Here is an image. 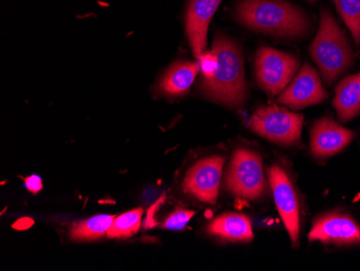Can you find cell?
Instances as JSON below:
<instances>
[{"label":"cell","instance_id":"obj_1","mask_svg":"<svg viewBox=\"0 0 360 271\" xmlns=\"http://www.w3.org/2000/svg\"><path fill=\"white\" fill-rule=\"evenodd\" d=\"M236 17L252 30L280 37H301L311 30L304 12L283 0H242Z\"/></svg>","mask_w":360,"mask_h":271},{"label":"cell","instance_id":"obj_2","mask_svg":"<svg viewBox=\"0 0 360 271\" xmlns=\"http://www.w3.org/2000/svg\"><path fill=\"white\" fill-rule=\"evenodd\" d=\"M212 51L217 56L218 68L212 78L203 79L202 92L206 98L221 104L240 106L248 95L240 48L233 40L218 35Z\"/></svg>","mask_w":360,"mask_h":271},{"label":"cell","instance_id":"obj_3","mask_svg":"<svg viewBox=\"0 0 360 271\" xmlns=\"http://www.w3.org/2000/svg\"><path fill=\"white\" fill-rule=\"evenodd\" d=\"M309 52L329 86L354 64L353 50L347 35L325 8L321 10L319 32Z\"/></svg>","mask_w":360,"mask_h":271},{"label":"cell","instance_id":"obj_4","mask_svg":"<svg viewBox=\"0 0 360 271\" xmlns=\"http://www.w3.org/2000/svg\"><path fill=\"white\" fill-rule=\"evenodd\" d=\"M226 187L245 199L258 200L266 193V181L260 156L240 149L234 153L226 172Z\"/></svg>","mask_w":360,"mask_h":271},{"label":"cell","instance_id":"obj_5","mask_svg":"<svg viewBox=\"0 0 360 271\" xmlns=\"http://www.w3.org/2000/svg\"><path fill=\"white\" fill-rule=\"evenodd\" d=\"M303 116L283 107H261L250 121V127L257 134L282 145H293L301 139Z\"/></svg>","mask_w":360,"mask_h":271},{"label":"cell","instance_id":"obj_6","mask_svg":"<svg viewBox=\"0 0 360 271\" xmlns=\"http://www.w3.org/2000/svg\"><path fill=\"white\" fill-rule=\"evenodd\" d=\"M299 61L296 56L262 46L257 52L256 77L259 86L269 94H281L296 76Z\"/></svg>","mask_w":360,"mask_h":271},{"label":"cell","instance_id":"obj_7","mask_svg":"<svg viewBox=\"0 0 360 271\" xmlns=\"http://www.w3.org/2000/svg\"><path fill=\"white\" fill-rule=\"evenodd\" d=\"M269 182L275 204L290 237L291 244L296 246L300 232V208L296 189L286 172L276 165L269 170Z\"/></svg>","mask_w":360,"mask_h":271},{"label":"cell","instance_id":"obj_8","mask_svg":"<svg viewBox=\"0 0 360 271\" xmlns=\"http://www.w3.org/2000/svg\"><path fill=\"white\" fill-rule=\"evenodd\" d=\"M224 158L220 156L202 159L186 174L185 193L206 203H215L219 194Z\"/></svg>","mask_w":360,"mask_h":271},{"label":"cell","instance_id":"obj_9","mask_svg":"<svg viewBox=\"0 0 360 271\" xmlns=\"http://www.w3.org/2000/svg\"><path fill=\"white\" fill-rule=\"evenodd\" d=\"M309 240L335 246H360V225L345 214H323L313 222Z\"/></svg>","mask_w":360,"mask_h":271},{"label":"cell","instance_id":"obj_10","mask_svg":"<svg viewBox=\"0 0 360 271\" xmlns=\"http://www.w3.org/2000/svg\"><path fill=\"white\" fill-rule=\"evenodd\" d=\"M327 96L328 93L323 89L316 70L309 64H304L291 84L281 93L277 102L290 108L301 109L319 104Z\"/></svg>","mask_w":360,"mask_h":271},{"label":"cell","instance_id":"obj_11","mask_svg":"<svg viewBox=\"0 0 360 271\" xmlns=\"http://www.w3.org/2000/svg\"><path fill=\"white\" fill-rule=\"evenodd\" d=\"M353 139V131L325 117L317 120L313 125L311 153L316 158L331 157L345 149Z\"/></svg>","mask_w":360,"mask_h":271},{"label":"cell","instance_id":"obj_12","mask_svg":"<svg viewBox=\"0 0 360 271\" xmlns=\"http://www.w3.org/2000/svg\"><path fill=\"white\" fill-rule=\"evenodd\" d=\"M221 0H190L186 15V32L194 56L204 53L207 42L210 20L219 7Z\"/></svg>","mask_w":360,"mask_h":271},{"label":"cell","instance_id":"obj_13","mask_svg":"<svg viewBox=\"0 0 360 271\" xmlns=\"http://www.w3.org/2000/svg\"><path fill=\"white\" fill-rule=\"evenodd\" d=\"M207 232L233 242H250L254 239L252 222L243 214L229 213L218 216L207 226Z\"/></svg>","mask_w":360,"mask_h":271},{"label":"cell","instance_id":"obj_14","mask_svg":"<svg viewBox=\"0 0 360 271\" xmlns=\"http://www.w3.org/2000/svg\"><path fill=\"white\" fill-rule=\"evenodd\" d=\"M333 104L342 122L360 114V72L342 79L335 88Z\"/></svg>","mask_w":360,"mask_h":271},{"label":"cell","instance_id":"obj_15","mask_svg":"<svg viewBox=\"0 0 360 271\" xmlns=\"http://www.w3.org/2000/svg\"><path fill=\"white\" fill-rule=\"evenodd\" d=\"M199 70V62L177 63L162 78L160 90L169 96L184 95L191 88Z\"/></svg>","mask_w":360,"mask_h":271},{"label":"cell","instance_id":"obj_16","mask_svg":"<svg viewBox=\"0 0 360 271\" xmlns=\"http://www.w3.org/2000/svg\"><path fill=\"white\" fill-rule=\"evenodd\" d=\"M116 216L97 215L77 222L70 230V237L75 241H92L102 238L108 232Z\"/></svg>","mask_w":360,"mask_h":271},{"label":"cell","instance_id":"obj_17","mask_svg":"<svg viewBox=\"0 0 360 271\" xmlns=\"http://www.w3.org/2000/svg\"><path fill=\"white\" fill-rule=\"evenodd\" d=\"M143 209H135L115 218L107 232L109 238H129L136 234L141 227Z\"/></svg>","mask_w":360,"mask_h":271},{"label":"cell","instance_id":"obj_18","mask_svg":"<svg viewBox=\"0 0 360 271\" xmlns=\"http://www.w3.org/2000/svg\"><path fill=\"white\" fill-rule=\"evenodd\" d=\"M338 12L349 27L356 46H360V0H333Z\"/></svg>","mask_w":360,"mask_h":271},{"label":"cell","instance_id":"obj_19","mask_svg":"<svg viewBox=\"0 0 360 271\" xmlns=\"http://www.w3.org/2000/svg\"><path fill=\"white\" fill-rule=\"evenodd\" d=\"M194 214L195 212L190 211V210H177L165 220V222L162 224V227L171 230L184 229L190 220L193 218Z\"/></svg>","mask_w":360,"mask_h":271},{"label":"cell","instance_id":"obj_20","mask_svg":"<svg viewBox=\"0 0 360 271\" xmlns=\"http://www.w3.org/2000/svg\"><path fill=\"white\" fill-rule=\"evenodd\" d=\"M198 60L203 79L212 78L218 68V58L215 52L212 50L210 52H204Z\"/></svg>","mask_w":360,"mask_h":271},{"label":"cell","instance_id":"obj_21","mask_svg":"<svg viewBox=\"0 0 360 271\" xmlns=\"http://www.w3.org/2000/svg\"><path fill=\"white\" fill-rule=\"evenodd\" d=\"M25 186L32 193L37 194L42 189L41 179L37 175H32V177H26Z\"/></svg>","mask_w":360,"mask_h":271},{"label":"cell","instance_id":"obj_22","mask_svg":"<svg viewBox=\"0 0 360 271\" xmlns=\"http://www.w3.org/2000/svg\"><path fill=\"white\" fill-rule=\"evenodd\" d=\"M307 1H309V3H314L316 0H307Z\"/></svg>","mask_w":360,"mask_h":271}]
</instances>
